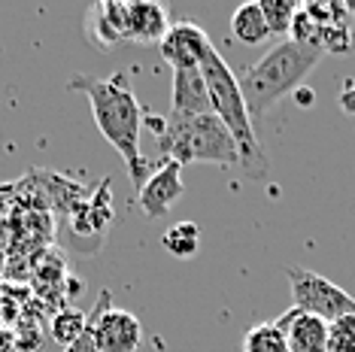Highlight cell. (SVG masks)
Masks as SVG:
<instances>
[{
  "label": "cell",
  "instance_id": "cell-1",
  "mask_svg": "<svg viewBox=\"0 0 355 352\" xmlns=\"http://www.w3.org/2000/svg\"><path fill=\"white\" fill-rule=\"evenodd\" d=\"M73 91H83L88 103H92L94 122H98L101 134L107 143L122 155V161L131 173V182L137 188L149 179V158L140 152V131L146 122L140 100H137L131 76L125 70L112 76H92V73H76L70 79Z\"/></svg>",
  "mask_w": 355,
  "mask_h": 352
},
{
  "label": "cell",
  "instance_id": "cell-2",
  "mask_svg": "<svg viewBox=\"0 0 355 352\" xmlns=\"http://www.w3.org/2000/svg\"><path fill=\"white\" fill-rule=\"evenodd\" d=\"M200 73L207 79L213 113L222 118V125L228 127L234 143H237L240 170H243L249 179H261V176L268 173V158H264V149H261V143H258L255 122L246 109L243 91H240V79L234 76V70L228 67V61L222 58L216 46L207 49L204 61H200Z\"/></svg>",
  "mask_w": 355,
  "mask_h": 352
},
{
  "label": "cell",
  "instance_id": "cell-3",
  "mask_svg": "<svg viewBox=\"0 0 355 352\" xmlns=\"http://www.w3.org/2000/svg\"><path fill=\"white\" fill-rule=\"evenodd\" d=\"M322 55L325 52L313 49V46H297L292 39H279L261 61L246 67V73L237 79L249 116H268V109L277 107L286 94L297 91V85L310 76V70L322 61Z\"/></svg>",
  "mask_w": 355,
  "mask_h": 352
},
{
  "label": "cell",
  "instance_id": "cell-4",
  "mask_svg": "<svg viewBox=\"0 0 355 352\" xmlns=\"http://www.w3.org/2000/svg\"><path fill=\"white\" fill-rule=\"evenodd\" d=\"M158 134L161 152L176 164L209 161L222 167H240V152L231 131L222 125L216 113L204 116H180L171 113L167 118H149Z\"/></svg>",
  "mask_w": 355,
  "mask_h": 352
},
{
  "label": "cell",
  "instance_id": "cell-5",
  "mask_svg": "<svg viewBox=\"0 0 355 352\" xmlns=\"http://www.w3.org/2000/svg\"><path fill=\"white\" fill-rule=\"evenodd\" d=\"M286 276H288V285H292L295 310L313 313L325 319V322H334L340 316L355 313V298L349 292H343L337 283H331L328 276H322L310 267H301V264H292L286 270Z\"/></svg>",
  "mask_w": 355,
  "mask_h": 352
},
{
  "label": "cell",
  "instance_id": "cell-6",
  "mask_svg": "<svg viewBox=\"0 0 355 352\" xmlns=\"http://www.w3.org/2000/svg\"><path fill=\"white\" fill-rule=\"evenodd\" d=\"M88 328L98 352H137L143 343V325L140 319L128 310L110 307V292L103 289L98 294V303L88 313Z\"/></svg>",
  "mask_w": 355,
  "mask_h": 352
},
{
  "label": "cell",
  "instance_id": "cell-7",
  "mask_svg": "<svg viewBox=\"0 0 355 352\" xmlns=\"http://www.w3.org/2000/svg\"><path fill=\"white\" fill-rule=\"evenodd\" d=\"M116 25L122 39H137V43H161L164 34L171 30L167 21V10L161 3H146V0H137V3H103Z\"/></svg>",
  "mask_w": 355,
  "mask_h": 352
},
{
  "label": "cell",
  "instance_id": "cell-8",
  "mask_svg": "<svg viewBox=\"0 0 355 352\" xmlns=\"http://www.w3.org/2000/svg\"><path fill=\"white\" fill-rule=\"evenodd\" d=\"M209 46L213 43H209L207 30L198 21L182 19L171 25V30L158 43V52H161V61H167L173 70H189V67H200Z\"/></svg>",
  "mask_w": 355,
  "mask_h": 352
},
{
  "label": "cell",
  "instance_id": "cell-9",
  "mask_svg": "<svg viewBox=\"0 0 355 352\" xmlns=\"http://www.w3.org/2000/svg\"><path fill=\"white\" fill-rule=\"evenodd\" d=\"M182 164L171 161V158H164L161 167L149 173V179L140 186L137 191V204H140V210L146 213V219H161V215L171 213V206L182 197Z\"/></svg>",
  "mask_w": 355,
  "mask_h": 352
},
{
  "label": "cell",
  "instance_id": "cell-10",
  "mask_svg": "<svg viewBox=\"0 0 355 352\" xmlns=\"http://www.w3.org/2000/svg\"><path fill=\"white\" fill-rule=\"evenodd\" d=\"M110 179L101 182V188L94 195H88L83 204H76L73 210L67 213V225L73 228V234L79 240H92V246L98 249L101 240H103V231L112 222V206H110Z\"/></svg>",
  "mask_w": 355,
  "mask_h": 352
},
{
  "label": "cell",
  "instance_id": "cell-11",
  "mask_svg": "<svg viewBox=\"0 0 355 352\" xmlns=\"http://www.w3.org/2000/svg\"><path fill=\"white\" fill-rule=\"evenodd\" d=\"M279 328L286 331L288 352H328V322L304 310H288L279 319Z\"/></svg>",
  "mask_w": 355,
  "mask_h": 352
},
{
  "label": "cell",
  "instance_id": "cell-12",
  "mask_svg": "<svg viewBox=\"0 0 355 352\" xmlns=\"http://www.w3.org/2000/svg\"><path fill=\"white\" fill-rule=\"evenodd\" d=\"M171 103H173L171 113H180V116L213 113V103H209V91H207V79H204V73H200V67L173 70Z\"/></svg>",
  "mask_w": 355,
  "mask_h": 352
},
{
  "label": "cell",
  "instance_id": "cell-13",
  "mask_svg": "<svg viewBox=\"0 0 355 352\" xmlns=\"http://www.w3.org/2000/svg\"><path fill=\"white\" fill-rule=\"evenodd\" d=\"M231 34L246 46H258L264 39H270V28H268V19L261 12V3H243L237 6L231 15Z\"/></svg>",
  "mask_w": 355,
  "mask_h": 352
},
{
  "label": "cell",
  "instance_id": "cell-14",
  "mask_svg": "<svg viewBox=\"0 0 355 352\" xmlns=\"http://www.w3.org/2000/svg\"><path fill=\"white\" fill-rule=\"evenodd\" d=\"M240 352H288L286 331L279 328L277 319L273 322H258L246 331Z\"/></svg>",
  "mask_w": 355,
  "mask_h": 352
},
{
  "label": "cell",
  "instance_id": "cell-15",
  "mask_svg": "<svg viewBox=\"0 0 355 352\" xmlns=\"http://www.w3.org/2000/svg\"><path fill=\"white\" fill-rule=\"evenodd\" d=\"M88 331V313L73 307H64L52 316V340L61 343L64 349L73 346V343Z\"/></svg>",
  "mask_w": 355,
  "mask_h": 352
},
{
  "label": "cell",
  "instance_id": "cell-16",
  "mask_svg": "<svg viewBox=\"0 0 355 352\" xmlns=\"http://www.w3.org/2000/svg\"><path fill=\"white\" fill-rule=\"evenodd\" d=\"M161 246H164L171 255H176V258H191L200 246V228L195 222H176V225H171L164 231Z\"/></svg>",
  "mask_w": 355,
  "mask_h": 352
},
{
  "label": "cell",
  "instance_id": "cell-17",
  "mask_svg": "<svg viewBox=\"0 0 355 352\" xmlns=\"http://www.w3.org/2000/svg\"><path fill=\"white\" fill-rule=\"evenodd\" d=\"M85 34H88V39H92L101 52H110L112 46L122 39L103 3H98V6H92V10H88V15H85Z\"/></svg>",
  "mask_w": 355,
  "mask_h": 352
},
{
  "label": "cell",
  "instance_id": "cell-18",
  "mask_svg": "<svg viewBox=\"0 0 355 352\" xmlns=\"http://www.w3.org/2000/svg\"><path fill=\"white\" fill-rule=\"evenodd\" d=\"M258 3H261L264 19H268L270 37L288 39V28H292V19H295V12L301 10V3H295V0H258Z\"/></svg>",
  "mask_w": 355,
  "mask_h": 352
},
{
  "label": "cell",
  "instance_id": "cell-19",
  "mask_svg": "<svg viewBox=\"0 0 355 352\" xmlns=\"http://www.w3.org/2000/svg\"><path fill=\"white\" fill-rule=\"evenodd\" d=\"M288 39L297 46H313V49H322V25L319 19L310 12V6H301L292 19V28H288Z\"/></svg>",
  "mask_w": 355,
  "mask_h": 352
},
{
  "label": "cell",
  "instance_id": "cell-20",
  "mask_svg": "<svg viewBox=\"0 0 355 352\" xmlns=\"http://www.w3.org/2000/svg\"><path fill=\"white\" fill-rule=\"evenodd\" d=\"M328 352H355V313L328 322Z\"/></svg>",
  "mask_w": 355,
  "mask_h": 352
},
{
  "label": "cell",
  "instance_id": "cell-21",
  "mask_svg": "<svg viewBox=\"0 0 355 352\" xmlns=\"http://www.w3.org/2000/svg\"><path fill=\"white\" fill-rule=\"evenodd\" d=\"M340 109L355 122V82H346L340 91Z\"/></svg>",
  "mask_w": 355,
  "mask_h": 352
},
{
  "label": "cell",
  "instance_id": "cell-22",
  "mask_svg": "<svg viewBox=\"0 0 355 352\" xmlns=\"http://www.w3.org/2000/svg\"><path fill=\"white\" fill-rule=\"evenodd\" d=\"M64 352H98V346H94V340H92V328H88L83 337H79L73 346H67Z\"/></svg>",
  "mask_w": 355,
  "mask_h": 352
},
{
  "label": "cell",
  "instance_id": "cell-23",
  "mask_svg": "<svg viewBox=\"0 0 355 352\" xmlns=\"http://www.w3.org/2000/svg\"><path fill=\"white\" fill-rule=\"evenodd\" d=\"M10 349H15V334L0 328V352H10Z\"/></svg>",
  "mask_w": 355,
  "mask_h": 352
},
{
  "label": "cell",
  "instance_id": "cell-24",
  "mask_svg": "<svg viewBox=\"0 0 355 352\" xmlns=\"http://www.w3.org/2000/svg\"><path fill=\"white\" fill-rule=\"evenodd\" d=\"M12 182H0V197H6V195H12Z\"/></svg>",
  "mask_w": 355,
  "mask_h": 352
}]
</instances>
